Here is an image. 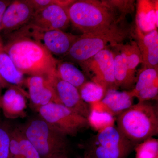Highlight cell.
<instances>
[{
  "label": "cell",
  "instance_id": "obj_13",
  "mask_svg": "<svg viewBox=\"0 0 158 158\" xmlns=\"http://www.w3.org/2000/svg\"><path fill=\"white\" fill-rule=\"evenodd\" d=\"M52 82L60 104L88 119L90 115V106L82 100L78 89L62 81L57 75L54 77Z\"/></svg>",
  "mask_w": 158,
  "mask_h": 158
},
{
  "label": "cell",
  "instance_id": "obj_35",
  "mask_svg": "<svg viewBox=\"0 0 158 158\" xmlns=\"http://www.w3.org/2000/svg\"><path fill=\"white\" fill-rule=\"evenodd\" d=\"M1 89L0 88V109H1V100H2V95H1Z\"/></svg>",
  "mask_w": 158,
  "mask_h": 158
},
{
  "label": "cell",
  "instance_id": "obj_28",
  "mask_svg": "<svg viewBox=\"0 0 158 158\" xmlns=\"http://www.w3.org/2000/svg\"><path fill=\"white\" fill-rule=\"evenodd\" d=\"M158 94V79L148 87L139 91L135 97L139 102H146L154 99L157 97Z\"/></svg>",
  "mask_w": 158,
  "mask_h": 158
},
{
  "label": "cell",
  "instance_id": "obj_6",
  "mask_svg": "<svg viewBox=\"0 0 158 158\" xmlns=\"http://www.w3.org/2000/svg\"><path fill=\"white\" fill-rule=\"evenodd\" d=\"M136 145L129 141L117 127L98 131L85 150V158H127Z\"/></svg>",
  "mask_w": 158,
  "mask_h": 158
},
{
  "label": "cell",
  "instance_id": "obj_26",
  "mask_svg": "<svg viewBox=\"0 0 158 158\" xmlns=\"http://www.w3.org/2000/svg\"><path fill=\"white\" fill-rule=\"evenodd\" d=\"M12 128L6 122H0V158H9L10 135Z\"/></svg>",
  "mask_w": 158,
  "mask_h": 158
},
{
  "label": "cell",
  "instance_id": "obj_23",
  "mask_svg": "<svg viewBox=\"0 0 158 158\" xmlns=\"http://www.w3.org/2000/svg\"><path fill=\"white\" fill-rule=\"evenodd\" d=\"M157 79V69H144L140 73L135 87L132 90L129 91L130 94L133 98L135 97L139 91L152 85Z\"/></svg>",
  "mask_w": 158,
  "mask_h": 158
},
{
  "label": "cell",
  "instance_id": "obj_16",
  "mask_svg": "<svg viewBox=\"0 0 158 158\" xmlns=\"http://www.w3.org/2000/svg\"><path fill=\"white\" fill-rule=\"evenodd\" d=\"M138 43L142 58L144 68H158V33L156 30L147 34H142V31L137 28Z\"/></svg>",
  "mask_w": 158,
  "mask_h": 158
},
{
  "label": "cell",
  "instance_id": "obj_10",
  "mask_svg": "<svg viewBox=\"0 0 158 158\" xmlns=\"http://www.w3.org/2000/svg\"><path fill=\"white\" fill-rule=\"evenodd\" d=\"M70 23L66 9L56 3L35 11L27 25L40 31H62Z\"/></svg>",
  "mask_w": 158,
  "mask_h": 158
},
{
  "label": "cell",
  "instance_id": "obj_27",
  "mask_svg": "<svg viewBox=\"0 0 158 158\" xmlns=\"http://www.w3.org/2000/svg\"><path fill=\"white\" fill-rule=\"evenodd\" d=\"M143 143L138 148V158H155L158 154L157 141L151 138Z\"/></svg>",
  "mask_w": 158,
  "mask_h": 158
},
{
  "label": "cell",
  "instance_id": "obj_24",
  "mask_svg": "<svg viewBox=\"0 0 158 158\" xmlns=\"http://www.w3.org/2000/svg\"><path fill=\"white\" fill-rule=\"evenodd\" d=\"M89 125L98 131L114 125V117L106 112L90 110L88 118Z\"/></svg>",
  "mask_w": 158,
  "mask_h": 158
},
{
  "label": "cell",
  "instance_id": "obj_3",
  "mask_svg": "<svg viewBox=\"0 0 158 158\" xmlns=\"http://www.w3.org/2000/svg\"><path fill=\"white\" fill-rule=\"evenodd\" d=\"M117 125L123 135L137 146L158 135L157 113L147 102H139L117 116Z\"/></svg>",
  "mask_w": 158,
  "mask_h": 158
},
{
  "label": "cell",
  "instance_id": "obj_17",
  "mask_svg": "<svg viewBox=\"0 0 158 158\" xmlns=\"http://www.w3.org/2000/svg\"><path fill=\"white\" fill-rule=\"evenodd\" d=\"M158 6L149 1L138 2L137 11L138 27L141 31L149 33L158 27Z\"/></svg>",
  "mask_w": 158,
  "mask_h": 158
},
{
  "label": "cell",
  "instance_id": "obj_8",
  "mask_svg": "<svg viewBox=\"0 0 158 158\" xmlns=\"http://www.w3.org/2000/svg\"><path fill=\"white\" fill-rule=\"evenodd\" d=\"M19 34L42 44L53 56H65L78 36L59 30L40 31L26 25L20 30Z\"/></svg>",
  "mask_w": 158,
  "mask_h": 158
},
{
  "label": "cell",
  "instance_id": "obj_30",
  "mask_svg": "<svg viewBox=\"0 0 158 158\" xmlns=\"http://www.w3.org/2000/svg\"><path fill=\"white\" fill-rule=\"evenodd\" d=\"M35 11H39L55 3V0H28Z\"/></svg>",
  "mask_w": 158,
  "mask_h": 158
},
{
  "label": "cell",
  "instance_id": "obj_22",
  "mask_svg": "<svg viewBox=\"0 0 158 158\" xmlns=\"http://www.w3.org/2000/svg\"><path fill=\"white\" fill-rule=\"evenodd\" d=\"M81 98L88 105L101 101L106 90L102 86L93 81H87L79 89Z\"/></svg>",
  "mask_w": 158,
  "mask_h": 158
},
{
  "label": "cell",
  "instance_id": "obj_20",
  "mask_svg": "<svg viewBox=\"0 0 158 158\" xmlns=\"http://www.w3.org/2000/svg\"><path fill=\"white\" fill-rule=\"evenodd\" d=\"M114 76L118 88L129 89L135 81V78L130 73L125 58L121 52H114Z\"/></svg>",
  "mask_w": 158,
  "mask_h": 158
},
{
  "label": "cell",
  "instance_id": "obj_18",
  "mask_svg": "<svg viewBox=\"0 0 158 158\" xmlns=\"http://www.w3.org/2000/svg\"><path fill=\"white\" fill-rule=\"evenodd\" d=\"M0 75L8 84L21 88L24 83V75L17 68L3 50L0 52Z\"/></svg>",
  "mask_w": 158,
  "mask_h": 158
},
{
  "label": "cell",
  "instance_id": "obj_36",
  "mask_svg": "<svg viewBox=\"0 0 158 158\" xmlns=\"http://www.w3.org/2000/svg\"><path fill=\"white\" fill-rule=\"evenodd\" d=\"M85 158V157H84V158Z\"/></svg>",
  "mask_w": 158,
  "mask_h": 158
},
{
  "label": "cell",
  "instance_id": "obj_5",
  "mask_svg": "<svg viewBox=\"0 0 158 158\" xmlns=\"http://www.w3.org/2000/svg\"><path fill=\"white\" fill-rule=\"evenodd\" d=\"M127 34L118 26L106 31L83 34L76 40L65 57L81 64L102 50L121 44Z\"/></svg>",
  "mask_w": 158,
  "mask_h": 158
},
{
  "label": "cell",
  "instance_id": "obj_25",
  "mask_svg": "<svg viewBox=\"0 0 158 158\" xmlns=\"http://www.w3.org/2000/svg\"><path fill=\"white\" fill-rule=\"evenodd\" d=\"M20 126L12 128L10 135L9 158H23L24 148Z\"/></svg>",
  "mask_w": 158,
  "mask_h": 158
},
{
  "label": "cell",
  "instance_id": "obj_19",
  "mask_svg": "<svg viewBox=\"0 0 158 158\" xmlns=\"http://www.w3.org/2000/svg\"><path fill=\"white\" fill-rule=\"evenodd\" d=\"M57 75L59 79L80 89L87 82L83 72L70 62H61L57 64Z\"/></svg>",
  "mask_w": 158,
  "mask_h": 158
},
{
  "label": "cell",
  "instance_id": "obj_21",
  "mask_svg": "<svg viewBox=\"0 0 158 158\" xmlns=\"http://www.w3.org/2000/svg\"><path fill=\"white\" fill-rule=\"evenodd\" d=\"M117 47L125 58L130 73L135 78V73L136 68L139 64L142 62V56L138 43L132 41L129 44L125 45L121 44Z\"/></svg>",
  "mask_w": 158,
  "mask_h": 158
},
{
  "label": "cell",
  "instance_id": "obj_9",
  "mask_svg": "<svg viewBox=\"0 0 158 158\" xmlns=\"http://www.w3.org/2000/svg\"><path fill=\"white\" fill-rule=\"evenodd\" d=\"M80 65L84 70L92 73V81L100 85L106 91L110 89L118 90L114 76V53L110 48L102 50Z\"/></svg>",
  "mask_w": 158,
  "mask_h": 158
},
{
  "label": "cell",
  "instance_id": "obj_31",
  "mask_svg": "<svg viewBox=\"0 0 158 158\" xmlns=\"http://www.w3.org/2000/svg\"><path fill=\"white\" fill-rule=\"evenodd\" d=\"M11 2V1L0 0V33L2 30V23L3 15L7 7Z\"/></svg>",
  "mask_w": 158,
  "mask_h": 158
},
{
  "label": "cell",
  "instance_id": "obj_15",
  "mask_svg": "<svg viewBox=\"0 0 158 158\" xmlns=\"http://www.w3.org/2000/svg\"><path fill=\"white\" fill-rule=\"evenodd\" d=\"M27 94L20 87L11 86L2 96L1 109L6 118L14 119L26 116Z\"/></svg>",
  "mask_w": 158,
  "mask_h": 158
},
{
  "label": "cell",
  "instance_id": "obj_29",
  "mask_svg": "<svg viewBox=\"0 0 158 158\" xmlns=\"http://www.w3.org/2000/svg\"><path fill=\"white\" fill-rule=\"evenodd\" d=\"M21 131V140L24 148L23 158H41L36 149L26 138L22 130Z\"/></svg>",
  "mask_w": 158,
  "mask_h": 158
},
{
  "label": "cell",
  "instance_id": "obj_32",
  "mask_svg": "<svg viewBox=\"0 0 158 158\" xmlns=\"http://www.w3.org/2000/svg\"><path fill=\"white\" fill-rule=\"evenodd\" d=\"M12 86V85H10V84H8V83H7L2 77L0 75V88H10L11 86Z\"/></svg>",
  "mask_w": 158,
  "mask_h": 158
},
{
  "label": "cell",
  "instance_id": "obj_2",
  "mask_svg": "<svg viewBox=\"0 0 158 158\" xmlns=\"http://www.w3.org/2000/svg\"><path fill=\"white\" fill-rule=\"evenodd\" d=\"M118 9L110 2L73 1L66 8L69 22L83 34L109 30L121 20Z\"/></svg>",
  "mask_w": 158,
  "mask_h": 158
},
{
  "label": "cell",
  "instance_id": "obj_1",
  "mask_svg": "<svg viewBox=\"0 0 158 158\" xmlns=\"http://www.w3.org/2000/svg\"><path fill=\"white\" fill-rule=\"evenodd\" d=\"M8 35L4 51L22 73L48 79L57 76L59 60L42 44L29 37Z\"/></svg>",
  "mask_w": 158,
  "mask_h": 158
},
{
  "label": "cell",
  "instance_id": "obj_4",
  "mask_svg": "<svg viewBox=\"0 0 158 158\" xmlns=\"http://www.w3.org/2000/svg\"><path fill=\"white\" fill-rule=\"evenodd\" d=\"M20 127L41 158H49L58 154L66 153L68 145L67 136L40 116L31 118Z\"/></svg>",
  "mask_w": 158,
  "mask_h": 158
},
{
  "label": "cell",
  "instance_id": "obj_11",
  "mask_svg": "<svg viewBox=\"0 0 158 158\" xmlns=\"http://www.w3.org/2000/svg\"><path fill=\"white\" fill-rule=\"evenodd\" d=\"M53 78L33 76L25 79L24 85L28 90V96L37 111L40 107L50 103L60 104L53 85Z\"/></svg>",
  "mask_w": 158,
  "mask_h": 158
},
{
  "label": "cell",
  "instance_id": "obj_34",
  "mask_svg": "<svg viewBox=\"0 0 158 158\" xmlns=\"http://www.w3.org/2000/svg\"><path fill=\"white\" fill-rule=\"evenodd\" d=\"M3 48H4V45H3L2 42L1 38H0V52H2V51L4 50Z\"/></svg>",
  "mask_w": 158,
  "mask_h": 158
},
{
  "label": "cell",
  "instance_id": "obj_7",
  "mask_svg": "<svg viewBox=\"0 0 158 158\" xmlns=\"http://www.w3.org/2000/svg\"><path fill=\"white\" fill-rule=\"evenodd\" d=\"M39 116L66 136H76L89 127L88 119L61 104L51 102L37 110Z\"/></svg>",
  "mask_w": 158,
  "mask_h": 158
},
{
  "label": "cell",
  "instance_id": "obj_14",
  "mask_svg": "<svg viewBox=\"0 0 158 158\" xmlns=\"http://www.w3.org/2000/svg\"><path fill=\"white\" fill-rule=\"evenodd\" d=\"M133 98L129 91L110 89L101 101L89 106L90 110L106 112L118 116L133 105Z\"/></svg>",
  "mask_w": 158,
  "mask_h": 158
},
{
  "label": "cell",
  "instance_id": "obj_33",
  "mask_svg": "<svg viewBox=\"0 0 158 158\" xmlns=\"http://www.w3.org/2000/svg\"><path fill=\"white\" fill-rule=\"evenodd\" d=\"M49 158H68V157H67L66 153H60L55 155Z\"/></svg>",
  "mask_w": 158,
  "mask_h": 158
},
{
  "label": "cell",
  "instance_id": "obj_12",
  "mask_svg": "<svg viewBox=\"0 0 158 158\" xmlns=\"http://www.w3.org/2000/svg\"><path fill=\"white\" fill-rule=\"evenodd\" d=\"M35 11L28 0L11 2L7 7L2 23V30L7 35L27 25Z\"/></svg>",
  "mask_w": 158,
  "mask_h": 158
}]
</instances>
